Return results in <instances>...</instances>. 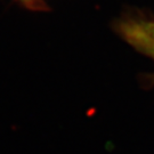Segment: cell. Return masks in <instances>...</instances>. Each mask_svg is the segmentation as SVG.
Masks as SVG:
<instances>
[{
    "label": "cell",
    "mask_w": 154,
    "mask_h": 154,
    "mask_svg": "<svg viewBox=\"0 0 154 154\" xmlns=\"http://www.w3.org/2000/svg\"><path fill=\"white\" fill-rule=\"evenodd\" d=\"M125 33L134 45L140 41H154V22L128 24L125 29Z\"/></svg>",
    "instance_id": "obj_1"
},
{
    "label": "cell",
    "mask_w": 154,
    "mask_h": 154,
    "mask_svg": "<svg viewBox=\"0 0 154 154\" xmlns=\"http://www.w3.org/2000/svg\"><path fill=\"white\" fill-rule=\"evenodd\" d=\"M135 46H137L139 49L146 51L152 57H154V41H140L135 44Z\"/></svg>",
    "instance_id": "obj_2"
}]
</instances>
